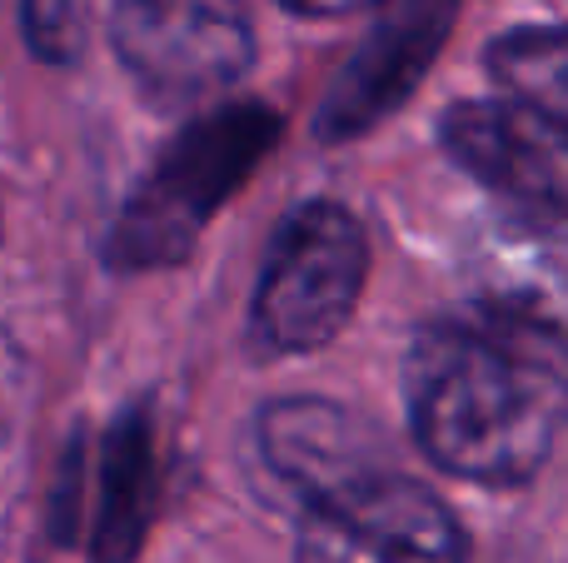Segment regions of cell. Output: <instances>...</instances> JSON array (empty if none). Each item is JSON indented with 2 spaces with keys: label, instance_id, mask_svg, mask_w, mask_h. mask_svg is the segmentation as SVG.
<instances>
[{
  "label": "cell",
  "instance_id": "7a4b0ae2",
  "mask_svg": "<svg viewBox=\"0 0 568 563\" xmlns=\"http://www.w3.org/2000/svg\"><path fill=\"white\" fill-rule=\"evenodd\" d=\"M280 135V120L265 105H230L190 125L160 155L155 175L135 190L130 209L115 225L120 265H170L190 249L220 199L260 165Z\"/></svg>",
  "mask_w": 568,
  "mask_h": 563
},
{
  "label": "cell",
  "instance_id": "8992f818",
  "mask_svg": "<svg viewBox=\"0 0 568 563\" xmlns=\"http://www.w3.org/2000/svg\"><path fill=\"white\" fill-rule=\"evenodd\" d=\"M444 150L474 180L524 209L568 219V125L524 100H464L439 125Z\"/></svg>",
  "mask_w": 568,
  "mask_h": 563
},
{
  "label": "cell",
  "instance_id": "7c38bea8",
  "mask_svg": "<svg viewBox=\"0 0 568 563\" xmlns=\"http://www.w3.org/2000/svg\"><path fill=\"white\" fill-rule=\"evenodd\" d=\"M26 35H30L36 55L70 60L80 50L75 0H26Z\"/></svg>",
  "mask_w": 568,
  "mask_h": 563
},
{
  "label": "cell",
  "instance_id": "5b68a950",
  "mask_svg": "<svg viewBox=\"0 0 568 563\" xmlns=\"http://www.w3.org/2000/svg\"><path fill=\"white\" fill-rule=\"evenodd\" d=\"M300 563H464L454 514L394 469L304 504Z\"/></svg>",
  "mask_w": 568,
  "mask_h": 563
},
{
  "label": "cell",
  "instance_id": "30bf717a",
  "mask_svg": "<svg viewBox=\"0 0 568 563\" xmlns=\"http://www.w3.org/2000/svg\"><path fill=\"white\" fill-rule=\"evenodd\" d=\"M150 509H155V429L150 414L135 409L115 424L105 454V499H100L95 554L100 563H130L145 539Z\"/></svg>",
  "mask_w": 568,
  "mask_h": 563
},
{
  "label": "cell",
  "instance_id": "4fadbf2b",
  "mask_svg": "<svg viewBox=\"0 0 568 563\" xmlns=\"http://www.w3.org/2000/svg\"><path fill=\"white\" fill-rule=\"evenodd\" d=\"M294 16H354L364 6H384V0H280Z\"/></svg>",
  "mask_w": 568,
  "mask_h": 563
},
{
  "label": "cell",
  "instance_id": "3957f363",
  "mask_svg": "<svg viewBox=\"0 0 568 563\" xmlns=\"http://www.w3.org/2000/svg\"><path fill=\"white\" fill-rule=\"evenodd\" d=\"M369 269L359 219L334 199H310L280 219L255 289V339L270 355L329 345L354 315Z\"/></svg>",
  "mask_w": 568,
  "mask_h": 563
},
{
  "label": "cell",
  "instance_id": "ba28073f",
  "mask_svg": "<svg viewBox=\"0 0 568 563\" xmlns=\"http://www.w3.org/2000/svg\"><path fill=\"white\" fill-rule=\"evenodd\" d=\"M469 275L484 305L529 315L568 335V219L514 205L474 235Z\"/></svg>",
  "mask_w": 568,
  "mask_h": 563
},
{
  "label": "cell",
  "instance_id": "277c9868",
  "mask_svg": "<svg viewBox=\"0 0 568 563\" xmlns=\"http://www.w3.org/2000/svg\"><path fill=\"white\" fill-rule=\"evenodd\" d=\"M115 55L165 100H195L235 85L255 60V30L240 0H120Z\"/></svg>",
  "mask_w": 568,
  "mask_h": 563
},
{
  "label": "cell",
  "instance_id": "6da1fadb",
  "mask_svg": "<svg viewBox=\"0 0 568 563\" xmlns=\"http://www.w3.org/2000/svg\"><path fill=\"white\" fill-rule=\"evenodd\" d=\"M419 449L479 484H519L568 419V335L474 299L424 325L404 359Z\"/></svg>",
  "mask_w": 568,
  "mask_h": 563
},
{
  "label": "cell",
  "instance_id": "9c48e42d",
  "mask_svg": "<svg viewBox=\"0 0 568 563\" xmlns=\"http://www.w3.org/2000/svg\"><path fill=\"white\" fill-rule=\"evenodd\" d=\"M260 444L270 469L304 499H329L339 489L359 484L369 474H384L379 434L359 414L324 399H284L260 419Z\"/></svg>",
  "mask_w": 568,
  "mask_h": 563
},
{
  "label": "cell",
  "instance_id": "52a82bcc",
  "mask_svg": "<svg viewBox=\"0 0 568 563\" xmlns=\"http://www.w3.org/2000/svg\"><path fill=\"white\" fill-rule=\"evenodd\" d=\"M454 16H459V0H384L374 30L344 60L320 115H314L320 135L324 140L364 135L389 110H399L409 100V90L424 80V70L434 65Z\"/></svg>",
  "mask_w": 568,
  "mask_h": 563
},
{
  "label": "cell",
  "instance_id": "8fae6325",
  "mask_svg": "<svg viewBox=\"0 0 568 563\" xmlns=\"http://www.w3.org/2000/svg\"><path fill=\"white\" fill-rule=\"evenodd\" d=\"M489 70L504 95L568 125V25H524L494 40Z\"/></svg>",
  "mask_w": 568,
  "mask_h": 563
}]
</instances>
